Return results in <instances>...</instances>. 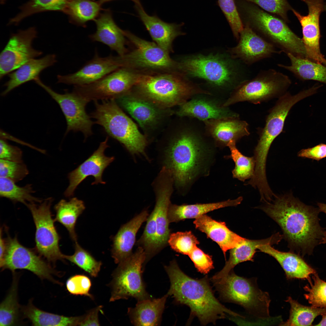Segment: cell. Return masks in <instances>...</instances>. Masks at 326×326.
<instances>
[{
    "label": "cell",
    "mask_w": 326,
    "mask_h": 326,
    "mask_svg": "<svg viewBox=\"0 0 326 326\" xmlns=\"http://www.w3.org/2000/svg\"><path fill=\"white\" fill-rule=\"evenodd\" d=\"M21 310L24 317L34 326H79L82 317H67L47 312L35 306L31 301Z\"/></svg>",
    "instance_id": "obj_36"
},
{
    "label": "cell",
    "mask_w": 326,
    "mask_h": 326,
    "mask_svg": "<svg viewBox=\"0 0 326 326\" xmlns=\"http://www.w3.org/2000/svg\"><path fill=\"white\" fill-rule=\"evenodd\" d=\"M6 1V0H0L1 4H4L5 3Z\"/></svg>",
    "instance_id": "obj_59"
},
{
    "label": "cell",
    "mask_w": 326,
    "mask_h": 326,
    "mask_svg": "<svg viewBox=\"0 0 326 326\" xmlns=\"http://www.w3.org/2000/svg\"><path fill=\"white\" fill-rule=\"evenodd\" d=\"M238 6L247 17L248 22L246 24L261 34L268 41L286 54L306 58L302 39L291 30L284 20L253 5L241 2Z\"/></svg>",
    "instance_id": "obj_5"
},
{
    "label": "cell",
    "mask_w": 326,
    "mask_h": 326,
    "mask_svg": "<svg viewBox=\"0 0 326 326\" xmlns=\"http://www.w3.org/2000/svg\"><path fill=\"white\" fill-rule=\"evenodd\" d=\"M101 306L92 309L84 315L80 324V326H99L100 323L98 317L99 310L102 308Z\"/></svg>",
    "instance_id": "obj_54"
},
{
    "label": "cell",
    "mask_w": 326,
    "mask_h": 326,
    "mask_svg": "<svg viewBox=\"0 0 326 326\" xmlns=\"http://www.w3.org/2000/svg\"><path fill=\"white\" fill-rule=\"evenodd\" d=\"M317 88L314 86L295 95L287 92L278 98L267 116L265 125L260 133L254 151L255 170L259 174L266 171L267 157L272 143L282 132L286 118L292 107L303 99L315 94Z\"/></svg>",
    "instance_id": "obj_8"
},
{
    "label": "cell",
    "mask_w": 326,
    "mask_h": 326,
    "mask_svg": "<svg viewBox=\"0 0 326 326\" xmlns=\"http://www.w3.org/2000/svg\"><path fill=\"white\" fill-rule=\"evenodd\" d=\"M54 208L56 212L55 221L63 225L71 239L75 242H77L75 227L78 217L85 208L84 202L75 197L68 201L62 199L55 205Z\"/></svg>",
    "instance_id": "obj_35"
},
{
    "label": "cell",
    "mask_w": 326,
    "mask_h": 326,
    "mask_svg": "<svg viewBox=\"0 0 326 326\" xmlns=\"http://www.w3.org/2000/svg\"><path fill=\"white\" fill-rule=\"evenodd\" d=\"M312 279L313 283L311 281L310 285L304 287L308 292L304 294V297L312 306L326 308V282L321 279L316 272L312 274Z\"/></svg>",
    "instance_id": "obj_45"
},
{
    "label": "cell",
    "mask_w": 326,
    "mask_h": 326,
    "mask_svg": "<svg viewBox=\"0 0 326 326\" xmlns=\"http://www.w3.org/2000/svg\"><path fill=\"white\" fill-rule=\"evenodd\" d=\"M321 320L316 326H326V313L322 315Z\"/></svg>",
    "instance_id": "obj_58"
},
{
    "label": "cell",
    "mask_w": 326,
    "mask_h": 326,
    "mask_svg": "<svg viewBox=\"0 0 326 326\" xmlns=\"http://www.w3.org/2000/svg\"><path fill=\"white\" fill-rule=\"evenodd\" d=\"M159 176L156 203L154 209L156 213L157 253L168 244L171 234L168 212L171 203L173 178L171 172L165 168L162 169Z\"/></svg>",
    "instance_id": "obj_22"
},
{
    "label": "cell",
    "mask_w": 326,
    "mask_h": 326,
    "mask_svg": "<svg viewBox=\"0 0 326 326\" xmlns=\"http://www.w3.org/2000/svg\"><path fill=\"white\" fill-rule=\"evenodd\" d=\"M146 255L139 246L135 252L119 263L114 271L110 285V302L133 297L138 301L152 298L146 291L142 273Z\"/></svg>",
    "instance_id": "obj_11"
},
{
    "label": "cell",
    "mask_w": 326,
    "mask_h": 326,
    "mask_svg": "<svg viewBox=\"0 0 326 326\" xmlns=\"http://www.w3.org/2000/svg\"><path fill=\"white\" fill-rule=\"evenodd\" d=\"M140 19L155 43L168 53L173 51L172 43L177 37L185 33L181 30L184 23H168L156 14L149 15L142 5H135Z\"/></svg>",
    "instance_id": "obj_23"
},
{
    "label": "cell",
    "mask_w": 326,
    "mask_h": 326,
    "mask_svg": "<svg viewBox=\"0 0 326 326\" xmlns=\"http://www.w3.org/2000/svg\"><path fill=\"white\" fill-rule=\"evenodd\" d=\"M120 56L102 57L96 53L94 57L77 72L58 75V83L81 86L93 83L121 67Z\"/></svg>",
    "instance_id": "obj_20"
},
{
    "label": "cell",
    "mask_w": 326,
    "mask_h": 326,
    "mask_svg": "<svg viewBox=\"0 0 326 326\" xmlns=\"http://www.w3.org/2000/svg\"><path fill=\"white\" fill-rule=\"evenodd\" d=\"M236 142L230 141L228 144L231 154L229 157L235 163V167L232 171L234 178L244 182L251 179L253 176L255 167V160L254 156L248 157L243 155L236 146Z\"/></svg>",
    "instance_id": "obj_43"
},
{
    "label": "cell",
    "mask_w": 326,
    "mask_h": 326,
    "mask_svg": "<svg viewBox=\"0 0 326 326\" xmlns=\"http://www.w3.org/2000/svg\"><path fill=\"white\" fill-rule=\"evenodd\" d=\"M132 89L160 107L169 109L180 105L195 94H209L179 72L140 73Z\"/></svg>",
    "instance_id": "obj_3"
},
{
    "label": "cell",
    "mask_w": 326,
    "mask_h": 326,
    "mask_svg": "<svg viewBox=\"0 0 326 326\" xmlns=\"http://www.w3.org/2000/svg\"><path fill=\"white\" fill-rule=\"evenodd\" d=\"M324 11H326V5H324Z\"/></svg>",
    "instance_id": "obj_60"
},
{
    "label": "cell",
    "mask_w": 326,
    "mask_h": 326,
    "mask_svg": "<svg viewBox=\"0 0 326 326\" xmlns=\"http://www.w3.org/2000/svg\"><path fill=\"white\" fill-rule=\"evenodd\" d=\"M302 0L308 6V14L303 16L293 8L292 10L302 26V40L305 49L309 52H316L320 49L319 18L324 11V0Z\"/></svg>",
    "instance_id": "obj_27"
},
{
    "label": "cell",
    "mask_w": 326,
    "mask_h": 326,
    "mask_svg": "<svg viewBox=\"0 0 326 326\" xmlns=\"http://www.w3.org/2000/svg\"><path fill=\"white\" fill-rule=\"evenodd\" d=\"M71 0H30L20 8V12L9 21L8 25H17L33 14L47 11L63 12Z\"/></svg>",
    "instance_id": "obj_42"
},
{
    "label": "cell",
    "mask_w": 326,
    "mask_h": 326,
    "mask_svg": "<svg viewBox=\"0 0 326 326\" xmlns=\"http://www.w3.org/2000/svg\"><path fill=\"white\" fill-rule=\"evenodd\" d=\"M259 207L281 229L289 248L311 254L324 231L319 223L318 208L305 204L292 194L276 196Z\"/></svg>",
    "instance_id": "obj_1"
},
{
    "label": "cell",
    "mask_w": 326,
    "mask_h": 326,
    "mask_svg": "<svg viewBox=\"0 0 326 326\" xmlns=\"http://www.w3.org/2000/svg\"><path fill=\"white\" fill-rule=\"evenodd\" d=\"M140 73L121 67L93 83L74 86L73 91L89 102L116 100L132 89Z\"/></svg>",
    "instance_id": "obj_13"
},
{
    "label": "cell",
    "mask_w": 326,
    "mask_h": 326,
    "mask_svg": "<svg viewBox=\"0 0 326 326\" xmlns=\"http://www.w3.org/2000/svg\"><path fill=\"white\" fill-rule=\"evenodd\" d=\"M176 112L181 117L188 116L204 121L226 118H238V115L225 107H219L208 101L200 99L186 101L180 105Z\"/></svg>",
    "instance_id": "obj_33"
},
{
    "label": "cell",
    "mask_w": 326,
    "mask_h": 326,
    "mask_svg": "<svg viewBox=\"0 0 326 326\" xmlns=\"http://www.w3.org/2000/svg\"><path fill=\"white\" fill-rule=\"evenodd\" d=\"M198 271L204 274L214 268L211 256L196 246L188 255Z\"/></svg>",
    "instance_id": "obj_51"
},
{
    "label": "cell",
    "mask_w": 326,
    "mask_h": 326,
    "mask_svg": "<svg viewBox=\"0 0 326 326\" xmlns=\"http://www.w3.org/2000/svg\"><path fill=\"white\" fill-rule=\"evenodd\" d=\"M27 165L23 162L0 160V176L16 183L22 180L29 174Z\"/></svg>",
    "instance_id": "obj_48"
},
{
    "label": "cell",
    "mask_w": 326,
    "mask_h": 326,
    "mask_svg": "<svg viewBox=\"0 0 326 326\" xmlns=\"http://www.w3.org/2000/svg\"><path fill=\"white\" fill-rule=\"evenodd\" d=\"M148 217L147 211H143L123 225L114 236L111 252L116 263L119 264L132 254V249L135 242L137 233Z\"/></svg>",
    "instance_id": "obj_26"
},
{
    "label": "cell",
    "mask_w": 326,
    "mask_h": 326,
    "mask_svg": "<svg viewBox=\"0 0 326 326\" xmlns=\"http://www.w3.org/2000/svg\"><path fill=\"white\" fill-rule=\"evenodd\" d=\"M174 135L166 149V162L176 185L183 187L198 172L203 149L199 140L190 133L182 132Z\"/></svg>",
    "instance_id": "obj_6"
},
{
    "label": "cell",
    "mask_w": 326,
    "mask_h": 326,
    "mask_svg": "<svg viewBox=\"0 0 326 326\" xmlns=\"http://www.w3.org/2000/svg\"><path fill=\"white\" fill-rule=\"evenodd\" d=\"M0 158L6 160L23 162V152L18 147L11 145L3 138L0 140Z\"/></svg>",
    "instance_id": "obj_52"
},
{
    "label": "cell",
    "mask_w": 326,
    "mask_h": 326,
    "mask_svg": "<svg viewBox=\"0 0 326 326\" xmlns=\"http://www.w3.org/2000/svg\"><path fill=\"white\" fill-rule=\"evenodd\" d=\"M108 138L107 137L88 158L69 173V184L64 192L65 197L73 196L78 186L89 176H93L95 179L92 185L105 184L102 179L103 173L114 159L113 156L108 157L104 154L105 149L109 147L107 142Z\"/></svg>",
    "instance_id": "obj_19"
},
{
    "label": "cell",
    "mask_w": 326,
    "mask_h": 326,
    "mask_svg": "<svg viewBox=\"0 0 326 326\" xmlns=\"http://www.w3.org/2000/svg\"><path fill=\"white\" fill-rule=\"evenodd\" d=\"M75 243L74 253L72 255H65V259L75 264L91 276H97L100 271L102 262L97 260L77 241Z\"/></svg>",
    "instance_id": "obj_44"
},
{
    "label": "cell",
    "mask_w": 326,
    "mask_h": 326,
    "mask_svg": "<svg viewBox=\"0 0 326 326\" xmlns=\"http://www.w3.org/2000/svg\"><path fill=\"white\" fill-rule=\"evenodd\" d=\"M242 200V197H240L235 200H229L215 203L181 205L170 203L168 212V220L170 223L178 222L186 219H196L207 213L219 209L237 206L241 203Z\"/></svg>",
    "instance_id": "obj_34"
},
{
    "label": "cell",
    "mask_w": 326,
    "mask_h": 326,
    "mask_svg": "<svg viewBox=\"0 0 326 326\" xmlns=\"http://www.w3.org/2000/svg\"><path fill=\"white\" fill-rule=\"evenodd\" d=\"M317 205L320 211L323 212L326 214V204L318 203ZM320 244H326V231L324 232Z\"/></svg>",
    "instance_id": "obj_56"
},
{
    "label": "cell",
    "mask_w": 326,
    "mask_h": 326,
    "mask_svg": "<svg viewBox=\"0 0 326 326\" xmlns=\"http://www.w3.org/2000/svg\"><path fill=\"white\" fill-rule=\"evenodd\" d=\"M287 55L290 59V65L279 64L278 66L290 71L302 79L315 80L326 84V66L290 53Z\"/></svg>",
    "instance_id": "obj_37"
},
{
    "label": "cell",
    "mask_w": 326,
    "mask_h": 326,
    "mask_svg": "<svg viewBox=\"0 0 326 326\" xmlns=\"http://www.w3.org/2000/svg\"><path fill=\"white\" fill-rule=\"evenodd\" d=\"M53 199L49 197L40 203H33L26 206L30 211L35 225V248L37 251L49 262L55 264L64 260L65 255L60 250V236L52 217L51 206Z\"/></svg>",
    "instance_id": "obj_12"
},
{
    "label": "cell",
    "mask_w": 326,
    "mask_h": 326,
    "mask_svg": "<svg viewBox=\"0 0 326 326\" xmlns=\"http://www.w3.org/2000/svg\"><path fill=\"white\" fill-rule=\"evenodd\" d=\"M168 296L138 301L135 307L129 308L128 313L132 323L136 326L159 325Z\"/></svg>",
    "instance_id": "obj_32"
},
{
    "label": "cell",
    "mask_w": 326,
    "mask_h": 326,
    "mask_svg": "<svg viewBox=\"0 0 326 326\" xmlns=\"http://www.w3.org/2000/svg\"><path fill=\"white\" fill-rule=\"evenodd\" d=\"M177 62L178 71L186 76L202 78L217 86L230 82L235 74L230 63L217 54L189 56Z\"/></svg>",
    "instance_id": "obj_14"
},
{
    "label": "cell",
    "mask_w": 326,
    "mask_h": 326,
    "mask_svg": "<svg viewBox=\"0 0 326 326\" xmlns=\"http://www.w3.org/2000/svg\"><path fill=\"white\" fill-rule=\"evenodd\" d=\"M299 157L319 161L326 158V144L321 143L312 148L301 150L298 153Z\"/></svg>",
    "instance_id": "obj_53"
},
{
    "label": "cell",
    "mask_w": 326,
    "mask_h": 326,
    "mask_svg": "<svg viewBox=\"0 0 326 326\" xmlns=\"http://www.w3.org/2000/svg\"><path fill=\"white\" fill-rule=\"evenodd\" d=\"M168 244L174 251L188 255L199 242L191 231L179 232L171 233Z\"/></svg>",
    "instance_id": "obj_46"
},
{
    "label": "cell",
    "mask_w": 326,
    "mask_h": 326,
    "mask_svg": "<svg viewBox=\"0 0 326 326\" xmlns=\"http://www.w3.org/2000/svg\"><path fill=\"white\" fill-rule=\"evenodd\" d=\"M95 109L90 117L110 137L132 154L143 153L147 145L144 135L118 105L115 100L95 101Z\"/></svg>",
    "instance_id": "obj_4"
},
{
    "label": "cell",
    "mask_w": 326,
    "mask_h": 326,
    "mask_svg": "<svg viewBox=\"0 0 326 326\" xmlns=\"http://www.w3.org/2000/svg\"><path fill=\"white\" fill-rule=\"evenodd\" d=\"M35 192L31 184L20 187L7 178L0 177V196L14 202H20L26 206L28 204L40 203L43 200L33 195Z\"/></svg>",
    "instance_id": "obj_41"
},
{
    "label": "cell",
    "mask_w": 326,
    "mask_h": 326,
    "mask_svg": "<svg viewBox=\"0 0 326 326\" xmlns=\"http://www.w3.org/2000/svg\"><path fill=\"white\" fill-rule=\"evenodd\" d=\"M112 0H99L98 1L99 3L101 5L102 4L107 2L109 1H110ZM133 2L135 4V5H142L141 3L140 0H130Z\"/></svg>",
    "instance_id": "obj_57"
},
{
    "label": "cell",
    "mask_w": 326,
    "mask_h": 326,
    "mask_svg": "<svg viewBox=\"0 0 326 326\" xmlns=\"http://www.w3.org/2000/svg\"><path fill=\"white\" fill-rule=\"evenodd\" d=\"M165 269L170 279L171 285L167 293L172 296L175 301L185 305L190 309V318L197 317L203 325L215 323L218 319L228 315L243 317L227 308L214 296L207 277L196 279L185 274L175 260Z\"/></svg>",
    "instance_id": "obj_2"
},
{
    "label": "cell",
    "mask_w": 326,
    "mask_h": 326,
    "mask_svg": "<svg viewBox=\"0 0 326 326\" xmlns=\"http://www.w3.org/2000/svg\"><path fill=\"white\" fill-rule=\"evenodd\" d=\"M238 40L237 45L229 49L228 52L232 58L239 59L247 64H251L274 53H281L247 24L240 32Z\"/></svg>",
    "instance_id": "obj_21"
},
{
    "label": "cell",
    "mask_w": 326,
    "mask_h": 326,
    "mask_svg": "<svg viewBox=\"0 0 326 326\" xmlns=\"http://www.w3.org/2000/svg\"><path fill=\"white\" fill-rule=\"evenodd\" d=\"M5 240V252L2 260L0 262L2 270L7 269L14 272L17 269L26 270L41 280L46 279L61 284L53 276L57 273L40 256L22 245L16 237L11 238L8 235Z\"/></svg>",
    "instance_id": "obj_15"
},
{
    "label": "cell",
    "mask_w": 326,
    "mask_h": 326,
    "mask_svg": "<svg viewBox=\"0 0 326 326\" xmlns=\"http://www.w3.org/2000/svg\"><path fill=\"white\" fill-rule=\"evenodd\" d=\"M291 84L286 75L273 69L264 71L254 78L241 82L223 104L224 107L242 101L259 104L286 93Z\"/></svg>",
    "instance_id": "obj_10"
},
{
    "label": "cell",
    "mask_w": 326,
    "mask_h": 326,
    "mask_svg": "<svg viewBox=\"0 0 326 326\" xmlns=\"http://www.w3.org/2000/svg\"><path fill=\"white\" fill-rule=\"evenodd\" d=\"M253 2L267 12L280 16L285 22H288L287 12L292 8L287 0H245Z\"/></svg>",
    "instance_id": "obj_49"
},
{
    "label": "cell",
    "mask_w": 326,
    "mask_h": 326,
    "mask_svg": "<svg viewBox=\"0 0 326 326\" xmlns=\"http://www.w3.org/2000/svg\"><path fill=\"white\" fill-rule=\"evenodd\" d=\"M116 100L117 103L145 130L155 127L170 113L169 108L161 107L131 90Z\"/></svg>",
    "instance_id": "obj_18"
},
{
    "label": "cell",
    "mask_w": 326,
    "mask_h": 326,
    "mask_svg": "<svg viewBox=\"0 0 326 326\" xmlns=\"http://www.w3.org/2000/svg\"><path fill=\"white\" fill-rule=\"evenodd\" d=\"M269 244L260 246L258 249L275 258L284 270L288 280L297 279L311 280L310 276L316 272L299 254L275 249Z\"/></svg>",
    "instance_id": "obj_28"
},
{
    "label": "cell",
    "mask_w": 326,
    "mask_h": 326,
    "mask_svg": "<svg viewBox=\"0 0 326 326\" xmlns=\"http://www.w3.org/2000/svg\"><path fill=\"white\" fill-rule=\"evenodd\" d=\"M35 27L20 30L11 35L0 55V78L12 72L30 60L43 54L34 49L33 41L37 37Z\"/></svg>",
    "instance_id": "obj_17"
},
{
    "label": "cell",
    "mask_w": 326,
    "mask_h": 326,
    "mask_svg": "<svg viewBox=\"0 0 326 326\" xmlns=\"http://www.w3.org/2000/svg\"><path fill=\"white\" fill-rule=\"evenodd\" d=\"M56 61V56L53 54L30 60L8 74L9 79L4 84L6 88L2 95L5 96L21 85L30 81H34L39 78L43 70L53 65Z\"/></svg>",
    "instance_id": "obj_31"
},
{
    "label": "cell",
    "mask_w": 326,
    "mask_h": 326,
    "mask_svg": "<svg viewBox=\"0 0 326 326\" xmlns=\"http://www.w3.org/2000/svg\"><path fill=\"white\" fill-rule=\"evenodd\" d=\"M12 283L7 295L0 305V326L17 325L20 322V308L18 297L19 276L13 272Z\"/></svg>",
    "instance_id": "obj_39"
},
{
    "label": "cell",
    "mask_w": 326,
    "mask_h": 326,
    "mask_svg": "<svg viewBox=\"0 0 326 326\" xmlns=\"http://www.w3.org/2000/svg\"><path fill=\"white\" fill-rule=\"evenodd\" d=\"M2 229L1 228L0 235V262L2 260L6 249V240L3 238Z\"/></svg>",
    "instance_id": "obj_55"
},
{
    "label": "cell",
    "mask_w": 326,
    "mask_h": 326,
    "mask_svg": "<svg viewBox=\"0 0 326 326\" xmlns=\"http://www.w3.org/2000/svg\"><path fill=\"white\" fill-rule=\"evenodd\" d=\"M283 238L279 233L264 239L250 240L246 239L241 245L230 250L229 257L223 268L212 277L218 280L224 277L236 265L247 261H253L254 257L258 247L262 245L277 244Z\"/></svg>",
    "instance_id": "obj_29"
},
{
    "label": "cell",
    "mask_w": 326,
    "mask_h": 326,
    "mask_svg": "<svg viewBox=\"0 0 326 326\" xmlns=\"http://www.w3.org/2000/svg\"><path fill=\"white\" fill-rule=\"evenodd\" d=\"M101 6L99 2L92 0H71L63 12L68 15L71 22L85 27L87 22L98 16Z\"/></svg>",
    "instance_id": "obj_38"
},
{
    "label": "cell",
    "mask_w": 326,
    "mask_h": 326,
    "mask_svg": "<svg viewBox=\"0 0 326 326\" xmlns=\"http://www.w3.org/2000/svg\"><path fill=\"white\" fill-rule=\"evenodd\" d=\"M94 21L96 30L89 36L92 41L106 45L119 55L122 56L126 53L128 51L125 47L126 37L124 30L116 24L109 10L99 15Z\"/></svg>",
    "instance_id": "obj_24"
},
{
    "label": "cell",
    "mask_w": 326,
    "mask_h": 326,
    "mask_svg": "<svg viewBox=\"0 0 326 326\" xmlns=\"http://www.w3.org/2000/svg\"><path fill=\"white\" fill-rule=\"evenodd\" d=\"M36 83L43 88L58 103L65 117L67 124L66 135L69 132L80 131L85 138L93 133L94 124L91 117L86 112L85 107L89 102L73 91H66L63 94L57 93L44 84L38 78Z\"/></svg>",
    "instance_id": "obj_16"
},
{
    "label": "cell",
    "mask_w": 326,
    "mask_h": 326,
    "mask_svg": "<svg viewBox=\"0 0 326 326\" xmlns=\"http://www.w3.org/2000/svg\"><path fill=\"white\" fill-rule=\"evenodd\" d=\"M91 285L90 279L83 275L73 276L68 279L66 282L67 289L70 294L84 295L92 299L93 297L89 293Z\"/></svg>",
    "instance_id": "obj_50"
},
{
    "label": "cell",
    "mask_w": 326,
    "mask_h": 326,
    "mask_svg": "<svg viewBox=\"0 0 326 326\" xmlns=\"http://www.w3.org/2000/svg\"><path fill=\"white\" fill-rule=\"evenodd\" d=\"M286 302L290 304L289 319L281 323V326H312L315 318L326 313V308L306 306L288 297Z\"/></svg>",
    "instance_id": "obj_40"
},
{
    "label": "cell",
    "mask_w": 326,
    "mask_h": 326,
    "mask_svg": "<svg viewBox=\"0 0 326 326\" xmlns=\"http://www.w3.org/2000/svg\"><path fill=\"white\" fill-rule=\"evenodd\" d=\"M124 33L134 48L120 56L121 67L141 73L178 71L177 61L155 43L141 38L128 31L124 30Z\"/></svg>",
    "instance_id": "obj_9"
},
{
    "label": "cell",
    "mask_w": 326,
    "mask_h": 326,
    "mask_svg": "<svg viewBox=\"0 0 326 326\" xmlns=\"http://www.w3.org/2000/svg\"><path fill=\"white\" fill-rule=\"evenodd\" d=\"M208 132L219 143L227 146L231 141L236 142L249 135L248 124L237 118L211 119L205 121Z\"/></svg>",
    "instance_id": "obj_30"
},
{
    "label": "cell",
    "mask_w": 326,
    "mask_h": 326,
    "mask_svg": "<svg viewBox=\"0 0 326 326\" xmlns=\"http://www.w3.org/2000/svg\"><path fill=\"white\" fill-rule=\"evenodd\" d=\"M218 5L226 18L234 36L238 40L244 28L235 0H217Z\"/></svg>",
    "instance_id": "obj_47"
},
{
    "label": "cell",
    "mask_w": 326,
    "mask_h": 326,
    "mask_svg": "<svg viewBox=\"0 0 326 326\" xmlns=\"http://www.w3.org/2000/svg\"><path fill=\"white\" fill-rule=\"evenodd\" d=\"M193 224L219 245L225 257L227 251L241 245L246 239L231 231L225 222L216 221L206 214L196 219Z\"/></svg>",
    "instance_id": "obj_25"
},
{
    "label": "cell",
    "mask_w": 326,
    "mask_h": 326,
    "mask_svg": "<svg viewBox=\"0 0 326 326\" xmlns=\"http://www.w3.org/2000/svg\"><path fill=\"white\" fill-rule=\"evenodd\" d=\"M212 282L224 300L241 305L259 318L269 317V294L258 287L256 280L239 276L231 271L224 277Z\"/></svg>",
    "instance_id": "obj_7"
}]
</instances>
